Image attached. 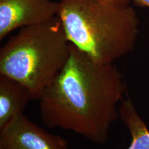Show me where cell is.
I'll use <instances>...</instances> for the list:
<instances>
[{
	"label": "cell",
	"mask_w": 149,
	"mask_h": 149,
	"mask_svg": "<svg viewBox=\"0 0 149 149\" xmlns=\"http://www.w3.org/2000/svg\"><path fill=\"white\" fill-rule=\"evenodd\" d=\"M120 118L131 135L127 149H149V130L137 111L128 93L119 106Z\"/></svg>",
	"instance_id": "cell-7"
},
{
	"label": "cell",
	"mask_w": 149,
	"mask_h": 149,
	"mask_svg": "<svg viewBox=\"0 0 149 149\" xmlns=\"http://www.w3.org/2000/svg\"><path fill=\"white\" fill-rule=\"evenodd\" d=\"M0 149H4V148H2V147H1V146H0Z\"/></svg>",
	"instance_id": "cell-10"
},
{
	"label": "cell",
	"mask_w": 149,
	"mask_h": 149,
	"mask_svg": "<svg viewBox=\"0 0 149 149\" xmlns=\"http://www.w3.org/2000/svg\"><path fill=\"white\" fill-rule=\"evenodd\" d=\"M133 1L138 6L149 8V0H133Z\"/></svg>",
	"instance_id": "cell-9"
},
{
	"label": "cell",
	"mask_w": 149,
	"mask_h": 149,
	"mask_svg": "<svg viewBox=\"0 0 149 149\" xmlns=\"http://www.w3.org/2000/svg\"><path fill=\"white\" fill-rule=\"evenodd\" d=\"M31 91L16 80L0 74V129L24 111L31 100Z\"/></svg>",
	"instance_id": "cell-6"
},
{
	"label": "cell",
	"mask_w": 149,
	"mask_h": 149,
	"mask_svg": "<svg viewBox=\"0 0 149 149\" xmlns=\"http://www.w3.org/2000/svg\"><path fill=\"white\" fill-rule=\"evenodd\" d=\"M0 146L4 149H68L64 138L48 133L24 114L0 129Z\"/></svg>",
	"instance_id": "cell-5"
},
{
	"label": "cell",
	"mask_w": 149,
	"mask_h": 149,
	"mask_svg": "<svg viewBox=\"0 0 149 149\" xmlns=\"http://www.w3.org/2000/svg\"><path fill=\"white\" fill-rule=\"evenodd\" d=\"M70 46L58 16L22 28L0 49V74L22 84L39 100L66 64Z\"/></svg>",
	"instance_id": "cell-3"
},
{
	"label": "cell",
	"mask_w": 149,
	"mask_h": 149,
	"mask_svg": "<svg viewBox=\"0 0 149 149\" xmlns=\"http://www.w3.org/2000/svg\"><path fill=\"white\" fill-rule=\"evenodd\" d=\"M57 16L70 44L100 63L135 49L139 19L133 7L99 0H59Z\"/></svg>",
	"instance_id": "cell-2"
},
{
	"label": "cell",
	"mask_w": 149,
	"mask_h": 149,
	"mask_svg": "<svg viewBox=\"0 0 149 149\" xmlns=\"http://www.w3.org/2000/svg\"><path fill=\"white\" fill-rule=\"evenodd\" d=\"M70 46L66 64L41 95V119L48 127L71 130L103 145L118 117L119 103L128 93L113 63H100Z\"/></svg>",
	"instance_id": "cell-1"
},
{
	"label": "cell",
	"mask_w": 149,
	"mask_h": 149,
	"mask_svg": "<svg viewBox=\"0 0 149 149\" xmlns=\"http://www.w3.org/2000/svg\"><path fill=\"white\" fill-rule=\"evenodd\" d=\"M51 0H0V40L15 30L44 23L57 16Z\"/></svg>",
	"instance_id": "cell-4"
},
{
	"label": "cell",
	"mask_w": 149,
	"mask_h": 149,
	"mask_svg": "<svg viewBox=\"0 0 149 149\" xmlns=\"http://www.w3.org/2000/svg\"><path fill=\"white\" fill-rule=\"evenodd\" d=\"M102 2L113 3L117 5H128L130 4V0H99Z\"/></svg>",
	"instance_id": "cell-8"
}]
</instances>
